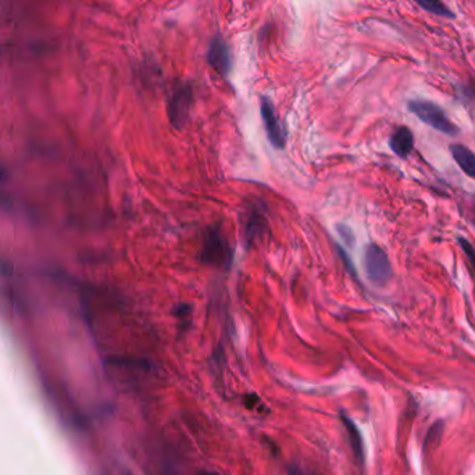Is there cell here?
Masks as SVG:
<instances>
[{"mask_svg": "<svg viewBox=\"0 0 475 475\" xmlns=\"http://www.w3.org/2000/svg\"><path fill=\"white\" fill-rule=\"evenodd\" d=\"M199 257L206 266L222 270L229 269L234 259V250L229 245L227 235L221 231L220 227L213 225L206 228Z\"/></svg>", "mask_w": 475, "mask_h": 475, "instance_id": "obj_1", "label": "cell"}, {"mask_svg": "<svg viewBox=\"0 0 475 475\" xmlns=\"http://www.w3.org/2000/svg\"><path fill=\"white\" fill-rule=\"evenodd\" d=\"M408 110L424 124L441 134L448 136H456L459 134V127L449 120L446 113L438 105L432 102L411 100L408 102Z\"/></svg>", "mask_w": 475, "mask_h": 475, "instance_id": "obj_2", "label": "cell"}, {"mask_svg": "<svg viewBox=\"0 0 475 475\" xmlns=\"http://www.w3.org/2000/svg\"><path fill=\"white\" fill-rule=\"evenodd\" d=\"M194 103V91L189 83H180L170 95L167 103V114L170 124L175 130H181L189 120Z\"/></svg>", "mask_w": 475, "mask_h": 475, "instance_id": "obj_3", "label": "cell"}, {"mask_svg": "<svg viewBox=\"0 0 475 475\" xmlns=\"http://www.w3.org/2000/svg\"><path fill=\"white\" fill-rule=\"evenodd\" d=\"M364 269L368 279L378 286L385 285L394 275V269L387 252L377 243H370L366 248Z\"/></svg>", "mask_w": 475, "mask_h": 475, "instance_id": "obj_4", "label": "cell"}, {"mask_svg": "<svg viewBox=\"0 0 475 475\" xmlns=\"http://www.w3.org/2000/svg\"><path fill=\"white\" fill-rule=\"evenodd\" d=\"M260 113H262V119H263V123H265L266 133H267V136H269L272 146L276 147V149H283L285 147V133H283V128H282L276 114H275L274 106L267 98H262Z\"/></svg>", "mask_w": 475, "mask_h": 475, "instance_id": "obj_5", "label": "cell"}, {"mask_svg": "<svg viewBox=\"0 0 475 475\" xmlns=\"http://www.w3.org/2000/svg\"><path fill=\"white\" fill-rule=\"evenodd\" d=\"M207 62L220 75L227 76L231 69V55L228 45L220 36H215L207 51Z\"/></svg>", "mask_w": 475, "mask_h": 475, "instance_id": "obj_6", "label": "cell"}, {"mask_svg": "<svg viewBox=\"0 0 475 475\" xmlns=\"http://www.w3.org/2000/svg\"><path fill=\"white\" fill-rule=\"evenodd\" d=\"M267 229V218L266 214L257 206H250L246 214L245 222V239L248 245H252L259 238L263 236Z\"/></svg>", "mask_w": 475, "mask_h": 475, "instance_id": "obj_7", "label": "cell"}, {"mask_svg": "<svg viewBox=\"0 0 475 475\" xmlns=\"http://www.w3.org/2000/svg\"><path fill=\"white\" fill-rule=\"evenodd\" d=\"M450 154L460 170L470 178L475 180V153L462 143H453L449 146Z\"/></svg>", "mask_w": 475, "mask_h": 475, "instance_id": "obj_8", "label": "cell"}, {"mask_svg": "<svg viewBox=\"0 0 475 475\" xmlns=\"http://www.w3.org/2000/svg\"><path fill=\"white\" fill-rule=\"evenodd\" d=\"M389 146L392 152L401 159H408L414 149V135L408 127H399L389 138Z\"/></svg>", "mask_w": 475, "mask_h": 475, "instance_id": "obj_9", "label": "cell"}, {"mask_svg": "<svg viewBox=\"0 0 475 475\" xmlns=\"http://www.w3.org/2000/svg\"><path fill=\"white\" fill-rule=\"evenodd\" d=\"M342 421H343V424L346 427V431H347V435H349V441H350L353 453L357 457V460L360 463H363V460H364V446H363L361 434H360L359 428L356 427V424L349 417L342 415Z\"/></svg>", "mask_w": 475, "mask_h": 475, "instance_id": "obj_10", "label": "cell"}, {"mask_svg": "<svg viewBox=\"0 0 475 475\" xmlns=\"http://www.w3.org/2000/svg\"><path fill=\"white\" fill-rule=\"evenodd\" d=\"M422 8H425L427 11L441 15V17H453V13L449 10V7H446L441 0H415Z\"/></svg>", "mask_w": 475, "mask_h": 475, "instance_id": "obj_11", "label": "cell"}, {"mask_svg": "<svg viewBox=\"0 0 475 475\" xmlns=\"http://www.w3.org/2000/svg\"><path fill=\"white\" fill-rule=\"evenodd\" d=\"M459 241V243H460V246H462V249H463V252H464V255L467 256V259H469V262H470V265H471V267H473V270L475 272V248L466 239V238H459L457 239Z\"/></svg>", "mask_w": 475, "mask_h": 475, "instance_id": "obj_12", "label": "cell"}, {"mask_svg": "<svg viewBox=\"0 0 475 475\" xmlns=\"http://www.w3.org/2000/svg\"><path fill=\"white\" fill-rule=\"evenodd\" d=\"M174 316L180 320H185V319H189L191 314H192V306L191 305H187V303H180L178 306L174 307L173 310Z\"/></svg>", "mask_w": 475, "mask_h": 475, "instance_id": "obj_13", "label": "cell"}, {"mask_svg": "<svg viewBox=\"0 0 475 475\" xmlns=\"http://www.w3.org/2000/svg\"><path fill=\"white\" fill-rule=\"evenodd\" d=\"M202 475H218L215 474V473H208V471H206V473H203Z\"/></svg>", "mask_w": 475, "mask_h": 475, "instance_id": "obj_14", "label": "cell"}, {"mask_svg": "<svg viewBox=\"0 0 475 475\" xmlns=\"http://www.w3.org/2000/svg\"><path fill=\"white\" fill-rule=\"evenodd\" d=\"M473 207H474V215H475V195H474V203H473Z\"/></svg>", "mask_w": 475, "mask_h": 475, "instance_id": "obj_15", "label": "cell"}]
</instances>
